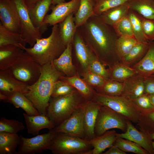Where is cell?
Segmentation results:
<instances>
[{
	"label": "cell",
	"mask_w": 154,
	"mask_h": 154,
	"mask_svg": "<svg viewBox=\"0 0 154 154\" xmlns=\"http://www.w3.org/2000/svg\"><path fill=\"white\" fill-rule=\"evenodd\" d=\"M77 29L87 45L105 66L109 68L120 62L116 46L118 37L113 27L103 22L98 16L90 17Z\"/></svg>",
	"instance_id": "6da1fadb"
},
{
	"label": "cell",
	"mask_w": 154,
	"mask_h": 154,
	"mask_svg": "<svg viewBox=\"0 0 154 154\" xmlns=\"http://www.w3.org/2000/svg\"><path fill=\"white\" fill-rule=\"evenodd\" d=\"M64 76L55 68L53 62L48 63L42 66L41 74L37 80L28 86V91L25 95L40 114L46 115L54 84Z\"/></svg>",
	"instance_id": "7a4b0ae2"
},
{
	"label": "cell",
	"mask_w": 154,
	"mask_h": 154,
	"mask_svg": "<svg viewBox=\"0 0 154 154\" xmlns=\"http://www.w3.org/2000/svg\"><path fill=\"white\" fill-rule=\"evenodd\" d=\"M66 46L61 38L57 24L53 26L49 37L37 39L32 47H25L24 50L42 66L53 62L62 54Z\"/></svg>",
	"instance_id": "3957f363"
},
{
	"label": "cell",
	"mask_w": 154,
	"mask_h": 154,
	"mask_svg": "<svg viewBox=\"0 0 154 154\" xmlns=\"http://www.w3.org/2000/svg\"><path fill=\"white\" fill-rule=\"evenodd\" d=\"M86 102L77 90L68 95L51 97L46 115L56 126Z\"/></svg>",
	"instance_id": "277c9868"
},
{
	"label": "cell",
	"mask_w": 154,
	"mask_h": 154,
	"mask_svg": "<svg viewBox=\"0 0 154 154\" xmlns=\"http://www.w3.org/2000/svg\"><path fill=\"white\" fill-rule=\"evenodd\" d=\"M89 140L61 132H56L50 148L54 154H92Z\"/></svg>",
	"instance_id": "5b68a950"
},
{
	"label": "cell",
	"mask_w": 154,
	"mask_h": 154,
	"mask_svg": "<svg viewBox=\"0 0 154 154\" xmlns=\"http://www.w3.org/2000/svg\"><path fill=\"white\" fill-rule=\"evenodd\" d=\"M93 100L110 108L127 120L135 123L138 122L140 112L132 100L121 95L110 96L96 92Z\"/></svg>",
	"instance_id": "8992f818"
},
{
	"label": "cell",
	"mask_w": 154,
	"mask_h": 154,
	"mask_svg": "<svg viewBox=\"0 0 154 154\" xmlns=\"http://www.w3.org/2000/svg\"><path fill=\"white\" fill-rule=\"evenodd\" d=\"M42 66L24 51L17 60L7 70L16 79L29 85L39 78Z\"/></svg>",
	"instance_id": "52a82bcc"
},
{
	"label": "cell",
	"mask_w": 154,
	"mask_h": 154,
	"mask_svg": "<svg viewBox=\"0 0 154 154\" xmlns=\"http://www.w3.org/2000/svg\"><path fill=\"white\" fill-rule=\"evenodd\" d=\"M127 120L112 109L102 105L96 119L94 128L95 135H101L106 131L114 128L125 132L127 129Z\"/></svg>",
	"instance_id": "ba28073f"
},
{
	"label": "cell",
	"mask_w": 154,
	"mask_h": 154,
	"mask_svg": "<svg viewBox=\"0 0 154 154\" xmlns=\"http://www.w3.org/2000/svg\"><path fill=\"white\" fill-rule=\"evenodd\" d=\"M56 133L54 128L49 129L47 133L31 138H26L20 135L18 154L40 153L44 150H48Z\"/></svg>",
	"instance_id": "9c48e42d"
},
{
	"label": "cell",
	"mask_w": 154,
	"mask_h": 154,
	"mask_svg": "<svg viewBox=\"0 0 154 154\" xmlns=\"http://www.w3.org/2000/svg\"><path fill=\"white\" fill-rule=\"evenodd\" d=\"M18 10L20 20V34L31 47L35 44L37 40L42 38L39 29L33 24L29 13V10L24 0H12Z\"/></svg>",
	"instance_id": "30bf717a"
},
{
	"label": "cell",
	"mask_w": 154,
	"mask_h": 154,
	"mask_svg": "<svg viewBox=\"0 0 154 154\" xmlns=\"http://www.w3.org/2000/svg\"><path fill=\"white\" fill-rule=\"evenodd\" d=\"M72 44V56L77 60L79 72L82 75L89 71L91 61L96 56L86 44L77 29Z\"/></svg>",
	"instance_id": "8fae6325"
},
{
	"label": "cell",
	"mask_w": 154,
	"mask_h": 154,
	"mask_svg": "<svg viewBox=\"0 0 154 154\" xmlns=\"http://www.w3.org/2000/svg\"><path fill=\"white\" fill-rule=\"evenodd\" d=\"M86 102L74 112L68 118L56 126L54 128L55 131L86 138L83 123Z\"/></svg>",
	"instance_id": "7c38bea8"
},
{
	"label": "cell",
	"mask_w": 154,
	"mask_h": 154,
	"mask_svg": "<svg viewBox=\"0 0 154 154\" xmlns=\"http://www.w3.org/2000/svg\"><path fill=\"white\" fill-rule=\"evenodd\" d=\"M0 23L13 33H20V20L16 6L12 0H0Z\"/></svg>",
	"instance_id": "4fadbf2b"
},
{
	"label": "cell",
	"mask_w": 154,
	"mask_h": 154,
	"mask_svg": "<svg viewBox=\"0 0 154 154\" xmlns=\"http://www.w3.org/2000/svg\"><path fill=\"white\" fill-rule=\"evenodd\" d=\"M80 0H71L55 5H51V13L47 14L44 21V24L53 26L58 24L71 13L78 9Z\"/></svg>",
	"instance_id": "5bb4252c"
},
{
	"label": "cell",
	"mask_w": 154,
	"mask_h": 154,
	"mask_svg": "<svg viewBox=\"0 0 154 154\" xmlns=\"http://www.w3.org/2000/svg\"><path fill=\"white\" fill-rule=\"evenodd\" d=\"M127 129L126 131L117 134V137L132 141L140 145L147 151L149 154H154V149L152 145V140L150 136L138 130L132 122L127 120Z\"/></svg>",
	"instance_id": "9a60e30c"
},
{
	"label": "cell",
	"mask_w": 154,
	"mask_h": 154,
	"mask_svg": "<svg viewBox=\"0 0 154 154\" xmlns=\"http://www.w3.org/2000/svg\"><path fill=\"white\" fill-rule=\"evenodd\" d=\"M102 105L93 100L86 102L83 123L85 137L88 140L95 136V125L98 112Z\"/></svg>",
	"instance_id": "2e32d148"
},
{
	"label": "cell",
	"mask_w": 154,
	"mask_h": 154,
	"mask_svg": "<svg viewBox=\"0 0 154 154\" xmlns=\"http://www.w3.org/2000/svg\"><path fill=\"white\" fill-rule=\"evenodd\" d=\"M29 86L16 79L8 70H0V92H19L25 94L28 91Z\"/></svg>",
	"instance_id": "e0dca14e"
},
{
	"label": "cell",
	"mask_w": 154,
	"mask_h": 154,
	"mask_svg": "<svg viewBox=\"0 0 154 154\" xmlns=\"http://www.w3.org/2000/svg\"><path fill=\"white\" fill-rule=\"evenodd\" d=\"M52 0H43L32 9L29 10V13L34 25L39 29L41 34L48 29V25L44 23L47 13L52 5Z\"/></svg>",
	"instance_id": "ac0fdd59"
},
{
	"label": "cell",
	"mask_w": 154,
	"mask_h": 154,
	"mask_svg": "<svg viewBox=\"0 0 154 154\" xmlns=\"http://www.w3.org/2000/svg\"><path fill=\"white\" fill-rule=\"evenodd\" d=\"M72 43L68 44L60 56L53 62L55 68L67 77L73 76L78 73L72 62Z\"/></svg>",
	"instance_id": "d6986e66"
},
{
	"label": "cell",
	"mask_w": 154,
	"mask_h": 154,
	"mask_svg": "<svg viewBox=\"0 0 154 154\" xmlns=\"http://www.w3.org/2000/svg\"><path fill=\"white\" fill-rule=\"evenodd\" d=\"M23 115L29 134L38 135L42 129H50L55 127L54 124L46 115L40 114L30 116L25 113H23Z\"/></svg>",
	"instance_id": "ffe728a7"
},
{
	"label": "cell",
	"mask_w": 154,
	"mask_h": 154,
	"mask_svg": "<svg viewBox=\"0 0 154 154\" xmlns=\"http://www.w3.org/2000/svg\"><path fill=\"white\" fill-rule=\"evenodd\" d=\"M121 95L132 100L144 93V78L137 74L123 82Z\"/></svg>",
	"instance_id": "44dd1931"
},
{
	"label": "cell",
	"mask_w": 154,
	"mask_h": 154,
	"mask_svg": "<svg viewBox=\"0 0 154 154\" xmlns=\"http://www.w3.org/2000/svg\"><path fill=\"white\" fill-rule=\"evenodd\" d=\"M148 50L143 57L131 66L144 78L154 74V41H149Z\"/></svg>",
	"instance_id": "7402d4cb"
},
{
	"label": "cell",
	"mask_w": 154,
	"mask_h": 154,
	"mask_svg": "<svg viewBox=\"0 0 154 154\" xmlns=\"http://www.w3.org/2000/svg\"><path fill=\"white\" fill-rule=\"evenodd\" d=\"M0 92L7 96V98L5 102L11 104L16 108H22L29 115L36 116L40 114L31 102L24 93L19 92L12 93Z\"/></svg>",
	"instance_id": "603a6c76"
},
{
	"label": "cell",
	"mask_w": 154,
	"mask_h": 154,
	"mask_svg": "<svg viewBox=\"0 0 154 154\" xmlns=\"http://www.w3.org/2000/svg\"><path fill=\"white\" fill-rule=\"evenodd\" d=\"M24 52L21 48L13 45L0 46V70H7Z\"/></svg>",
	"instance_id": "cb8c5ba5"
},
{
	"label": "cell",
	"mask_w": 154,
	"mask_h": 154,
	"mask_svg": "<svg viewBox=\"0 0 154 154\" xmlns=\"http://www.w3.org/2000/svg\"><path fill=\"white\" fill-rule=\"evenodd\" d=\"M60 80L66 82L73 86L86 102L93 100L96 90L93 87L80 77L78 73L71 77L62 76Z\"/></svg>",
	"instance_id": "d4e9b609"
},
{
	"label": "cell",
	"mask_w": 154,
	"mask_h": 154,
	"mask_svg": "<svg viewBox=\"0 0 154 154\" xmlns=\"http://www.w3.org/2000/svg\"><path fill=\"white\" fill-rule=\"evenodd\" d=\"M117 133L114 130H109L89 140L93 147L92 154H100L112 145L117 139Z\"/></svg>",
	"instance_id": "484cf974"
},
{
	"label": "cell",
	"mask_w": 154,
	"mask_h": 154,
	"mask_svg": "<svg viewBox=\"0 0 154 154\" xmlns=\"http://www.w3.org/2000/svg\"><path fill=\"white\" fill-rule=\"evenodd\" d=\"M129 9L127 2L109 9L98 16L104 23L113 27L116 23L128 15Z\"/></svg>",
	"instance_id": "4316f807"
},
{
	"label": "cell",
	"mask_w": 154,
	"mask_h": 154,
	"mask_svg": "<svg viewBox=\"0 0 154 154\" xmlns=\"http://www.w3.org/2000/svg\"><path fill=\"white\" fill-rule=\"evenodd\" d=\"M129 8L147 19L154 21V0H129Z\"/></svg>",
	"instance_id": "83f0119b"
},
{
	"label": "cell",
	"mask_w": 154,
	"mask_h": 154,
	"mask_svg": "<svg viewBox=\"0 0 154 154\" xmlns=\"http://www.w3.org/2000/svg\"><path fill=\"white\" fill-rule=\"evenodd\" d=\"M95 4L93 0H80L79 7L74 16L77 28L85 23L90 17L95 15L94 11Z\"/></svg>",
	"instance_id": "f1b7e54d"
},
{
	"label": "cell",
	"mask_w": 154,
	"mask_h": 154,
	"mask_svg": "<svg viewBox=\"0 0 154 154\" xmlns=\"http://www.w3.org/2000/svg\"><path fill=\"white\" fill-rule=\"evenodd\" d=\"M20 136L17 134L0 132V154H18L16 148L20 141Z\"/></svg>",
	"instance_id": "f546056e"
},
{
	"label": "cell",
	"mask_w": 154,
	"mask_h": 154,
	"mask_svg": "<svg viewBox=\"0 0 154 154\" xmlns=\"http://www.w3.org/2000/svg\"><path fill=\"white\" fill-rule=\"evenodd\" d=\"M108 70L110 79L123 82L137 74L133 68L120 62L116 63Z\"/></svg>",
	"instance_id": "4dcf8cb0"
},
{
	"label": "cell",
	"mask_w": 154,
	"mask_h": 154,
	"mask_svg": "<svg viewBox=\"0 0 154 154\" xmlns=\"http://www.w3.org/2000/svg\"><path fill=\"white\" fill-rule=\"evenodd\" d=\"M74 13H71L58 24L61 38L66 46L72 43L77 29L74 20Z\"/></svg>",
	"instance_id": "1f68e13d"
},
{
	"label": "cell",
	"mask_w": 154,
	"mask_h": 154,
	"mask_svg": "<svg viewBox=\"0 0 154 154\" xmlns=\"http://www.w3.org/2000/svg\"><path fill=\"white\" fill-rule=\"evenodd\" d=\"M26 43L20 33L10 31L0 23V46L13 45L24 50Z\"/></svg>",
	"instance_id": "d6a6232c"
},
{
	"label": "cell",
	"mask_w": 154,
	"mask_h": 154,
	"mask_svg": "<svg viewBox=\"0 0 154 154\" xmlns=\"http://www.w3.org/2000/svg\"><path fill=\"white\" fill-rule=\"evenodd\" d=\"M149 45V42H138L120 62L131 67L132 66L145 55L148 50Z\"/></svg>",
	"instance_id": "836d02e7"
},
{
	"label": "cell",
	"mask_w": 154,
	"mask_h": 154,
	"mask_svg": "<svg viewBox=\"0 0 154 154\" xmlns=\"http://www.w3.org/2000/svg\"><path fill=\"white\" fill-rule=\"evenodd\" d=\"M128 16L131 24L134 37L137 42H149L144 33L139 15L129 8Z\"/></svg>",
	"instance_id": "e575fe53"
},
{
	"label": "cell",
	"mask_w": 154,
	"mask_h": 154,
	"mask_svg": "<svg viewBox=\"0 0 154 154\" xmlns=\"http://www.w3.org/2000/svg\"><path fill=\"white\" fill-rule=\"evenodd\" d=\"M137 125L140 131L148 135L154 133V108L140 112Z\"/></svg>",
	"instance_id": "d590c367"
},
{
	"label": "cell",
	"mask_w": 154,
	"mask_h": 154,
	"mask_svg": "<svg viewBox=\"0 0 154 154\" xmlns=\"http://www.w3.org/2000/svg\"><path fill=\"white\" fill-rule=\"evenodd\" d=\"M137 42L133 37L121 36L118 38L116 43V50L120 62Z\"/></svg>",
	"instance_id": "8d00e7d4"
},
{
	"label": "cell",
	"mask_w": 154,
	"mask_h": 154,
	"mask_svg": "<svg viewBox=\"0 0 154 154\" xmlns=\"http://www.w3.org/2000/svg\"><path fill=\"white\" fill-rule=\"evenodd\" d=\"M123 87V82L109 79L102 86L94 89L97 92L115 96L121 95Z\"/></svg>",
	"instance_id": "74e56055"
},
{
	"label": "cell",
	"mask_w": 154,
	"mask_h": 154,
	"mask_svg": "<svg viewBox=\"0 0 154 154\" xmlns=\"http://www.w3.org/2000/svg\"><path fill=\"white\" fill-rule=\"evenodd\" d=\"M123 151L137 154H149L138 144L128 139L117 137L114 144Z\"/></svg>",
	"instance_id": "f35d334b"
},
{
	"label": "cell",
	"mask_w": 154,
	"mask_h": 154,
	"mask_svg": "<svg viewBox=\"0 0 154 154\" xmlns=\"http://www.w3.org/2000/svg\"><path fill=\"white\" fill-rule=\"evenodd\" d=\"M25 128L23 123L18 120L4 117L0 119V132L17 134Z\"/></svg>",
	"instance_id": "ab89813d"
},
{
	"label": "cell",
	"mask_w": 154,
	"mask_h": 154,
	"mask_svg": "<svg viewBox=\"0 0 154 154\" xmlns=\"http://www.w3.org/2000/svg\"><path fill=\"white\" fill-rule=\"evenodd\" d=\"M113 27L118 37H134L131 24L128 15L116 23Z\"/></svg>",
	"instance_id": "60d3db41"
},
{
	"label": "cell",
	"mask_w": 154,
	"mask_h": 154,
	"mask_svg": "<svg viewBox=\"0 0 154 154\" xmlns=\"http://www.w3.org/2000/svg\"><path fill=\"white\" fill-rule=\"evenodd\" d=\"M129 0H100L95 3L94 8L95 15H99L103 12L122 4Z\"/></svg>",
	"instance_id": "b9f144b4"
},
{
	"label": "cell",
	"mask_w": 154,
	"mask_h": 154,
	"mask_svg": "<svg viewBox=\"0 0 154 154\" xmlns=\"http://www.w3.org/2000/svg\"><path fill=\"white\" fill-rule=\"evenodd\" d=\"M76 90L66 82L59 80L54 84L51 97H54L69 94Z\"/></svg>",
	"instance_id": "7bdbcfd3"
},
{
	"label": "cell",
	"mask_w": 154,
	"mask_h": 154,
	"mask_svg": "<svg viewBox=\"0 0 154 154\" xmlns=\"http://www.w3.org/2000/svg\"><path fill=\"white\" fill-rule=\"evenodd\" d=\"M89 71L106 79H110V73L108 69L95 57L91 61L89 67Z\"/></svg>",
	"instance_id": "ee69618b"
},
{
	"label": "cell",
	"mask_w": 154,
	"mask_h": 154,
	"mask_svg": "<svg viewBox=\"0 0 154 154\" xmlns=\"http://www.w3.org/2000/svg\"><path fill=\"white\" fill-rule=\"evenodd\" d=\"M81 76L84 80L94 89L102 86L107 80L89 71Z\"/></svg>",
	"instance_id": "f6af8a7d"
},
{
	"label": "cell",
	"mask_w": 154,
	"mask_h": 154,
	"mask_svg": "<svg viewBox=\"0 0 154 154\" xmlns=\"http://www.w3.org/2000/svg\"><path fill=\"white\" fill-rule=\"evenodd\" d=\"M132 101L140 112L154 108L151 102L149 95L147 94L144 93Z\"/></svg>",
	"instance_id": "bcb514c9"
},
{
	"label": "cell",
	"mask_w": 154,
	"mask_h": 154,
	"mask_svg": "<svg viewBox=\"0 0 154 154\" xmlns=\"http://www.w3.org/2000/svg\"><path fill=\"white\" fill-rule=\"evenodd\" d=\"M139 15L145 37L149 41H154V21Z\"/></svg>",
	"instance_id": "7dc6e473"
},
{
	"label": "cell",
	"mask_w": 154,
	"mask_h": 154,
	"mask_svg": "<svg viewBox=\"0 0 154 154\" xmlns=\"http://www.w3.org/2000/svg\"><path fill=\"white\" fill-rule=\"evenodd\" d=\"M144 94L150 95L154 93V76L144 78Z\"/></svg>",
	"instance_id": "c3c4849f"
},
{
	"label": "cell",
	"mask_w": 154,
	"mask_h": 154,
	"mask_svg": "<svg viewBox=\"0 0 154 154\" xmlns=\"http://www.w3.org/2000/svg\"><path fill=\"white\" fill-rule=\"evenodd\" d=\"M103 154H126V152L123 151L117 146L113 144L108 150Z\"/></svg>",
	"instance_id": "681fc988"
},
{
	"label": "cell",
	"mask_w": 154,
	"mask_h": 154,
	"mask_svg": "<svg viewBox=\"0 0 154 154\" xmlns=\"http://www.w3.org/2000/svg\"><path fill=\"white\" fill-rule=\"evenodd\" d=\"M43 0H24L25 3L29 10L33 8L37 4Z\"/></svg>",
	"instance_id": "f907efd6"
},
{
	"label": "cell",
	"mask_w": 154,
	"mask_h": 154,
	"mask_svg": "<svg viewBox=\"0 0 154 154\" xmlns=\"http://www.w3.org/2000/svg\"><path fill=\"white\" fill-rule=\"evenodd\" d=\"M65 2V0H52V5H55L58 4Z\"/></svg>",
	"instance_id": "816d5d0a"
},
{
	"label": "cell",
	"mask_w": 154,
	"mask_h": 154,
	"mask_svg": "<svg viewBox=\"0 0 154 154\" xmlns=\"http://www.w3.org/2000/svg\"><path fill=\"white\" fill-rule=\"evenodd\" d=\"M149 95L151 103L154 108V93Z\"/></svg>",
	"instance_id": "f5cc1de1"
},
{
	"label": "cell",
	"mask_w": 154,
	"mask_h": 154,
	"mask_svg": "<svg viewBox=\"0 0 154 154\" xmlns=\"http://www.w3.org/2000/svg\"><path fill=\"white\" fill-rule=\"evenodd\" d=\"M150 136L152 140H154V133L151 134Z\"/></svg>",
	"instance_id": "db71d44e"
},
{
	"label": "cell",
	"mask_w": 154,
	"mask_h": 154,
	"mask_svg": "<svg viewBox=\"0 0 154 154\" xmlns=\"http://www.w3.org/2000/svg\"><path fill=\"white\" fill-rule=\"evenodd\" d=\"M93 1L95 2V3H96L100 0H93Z\"/></svg>",
	"instance_id": "11a10c76"
},
{
	"label": "cell",
	"mask_w": 154,
	"mask_h": 154,
	"mask_svg": "<svg viewBox=\"0 0 154 154\" xmlns=\"http://www.w3.org/2000/svg\"><path fill=\"white\" fill-rule=\"evenodd\" d=\"M152 145L153 149H154V141H152Z\"/></svg>",
	"instance_id": "9f6ffc18"
},
{
	"label": "cell",
	"mask_w": 154,
	"mask_h": 154,
	"mask_svg": "<svg viewBox=\"0 0 154 154\" xmlns=\"http://www.w3.org/2000/svg\"><path fill=\"white\" fill-rule=\"evenodd\" d=\"M152 76H154V74L153 75H152Z\"/></svg>",
	"instance_id": "6f0895ef"
}]
</instances>
